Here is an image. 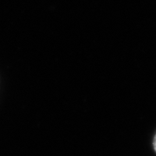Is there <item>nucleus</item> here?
Instances as JSON below:
<instances>
[{"instance_id": "nucleus-1", "label": "nucleus", "mask_w": 156, "mask_h": 156, "mask_svg": "<svg viewBox=\"0 0 156 156\" xmlns=\"http://www.w3.org/2000/svg\"><path fill=\"white\" fill-rule=\"evenodd\" d=\"M153 146H154V149L156 153V134L154 135V140H153Z\"/></svg>"}]
</instances>
